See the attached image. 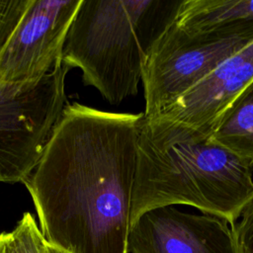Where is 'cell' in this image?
<instances>
[{
  "mask_svg": "<svg viewBox=\"0 0 253 253\" xmlns=\"http://www.w3.org/2000/svg\"><path fill=\"white\" fill-rule=\"evenodd\" d=\"M252 200V169L246 162L187 126L143 116L130 224L146 211L185 205L232 226Z\"/></svg>",
  "mask_w": 253,
  "mask_h": 253,
  "instance_id": "7a4b0ae2",
  "label": "cell"
},
{
  "mask_svg": "<svg viewBox=\"0 0 253 253\" xmlns=\"http://www.w3.org/2000/svg\"><path fill=\"white\" fill-rule=\"evenodd\" d=\"M252 80L253 41L155 117L182 124L211 136L225 109Z\"/></svg>",
  "mask_w": 253,
  "mask_h": 253,
  "instance_id": "ba28073f",
  "label": "cell"
},
{
  "mask_svg": "<svg viewBox=\"0 0 253 253\" xmlns=\"http://www.w3.org/2000/svg\"><path fill=\"white\" fill-rule=\"evenodd\" d=\"M142 118L65 105L23 183L48 244L68 253H127Z\"/></svg>",
  "mask_w": 253,
  "mask_h": 253,
  "instance_id": "6da1fadb",
  "label": "cell"
},
{
  "mask_svg": "<svg viewBox=\"0 0 253 253\" xmlns=\"http://www.w3.org/2000/svg\"><path fill=\"white\" fill-rule=\"evenodd\" d=\"M31 2L32 0H0V51Z\"/></svg>",
  "mask_w": 253,
  "mask_h": 253,
  "instance_id": "7c38bea8",
  "label": "cell"
},
{
  "mask_svg": "<svg viewBox=\"0 0 253 253\" xmlns=\"http://www.w3.org/2000/svg\"><path fill=\"white\" fill-rule=\"evenodd\" d=\"M240 220L232 226L237 253H253V200L243 210Z\"/></svg>",
  "mask_w": 253,
  "mask_h": 253,
  "instance_id": "4fadbf2b",
  "label": "cell"
},
{
  "mask_svg": "<svg viewBox=\"0 0 253 253\" xmlns=\"http://www.w3.org/2000/svg\"><path fill=\"white\" fill-rule=\"evenodd\" d=\"M44 253H68V252H66V251H64V250H62V249H60L58 247L52 246V245H50V244H48L46 242Z\"/></svg>",
  "mask_w": 253,
  "mask_h": 253,
  "instance_id": "9a60e30c",
  "label": "cell"
},
{
  "mask_svg": "<svg viewBox=\"0 0 253 253\" xmlns=\"http://www.w3.org/2000/svg\"><path fill=\"white\" fill-rule=\"evenodd\" d=\"M174 21L189 30L253 22V0H183Z\"/></svg>",
  "mask_w": 253,
  "mask_h": 253,
  "instance_id": "30bf717a",
  "label": "cell"
},
{
  "mask_svg": "<svg viewBox=\"0 0 253 253\" xmlns=\"http://www.w3.org/2000/svg\"><path fill=\"white\" fill-rule=\"evenodd\" d=\"M17 253H44L46 241L30 212H25L12 230Z\"/></svg>",
  "mask_w": 253,
  "mask_h": 253,
  "instance_id": "8fae6325",
  "label": "cell"
},
{
  "mask_svg": "<svg viewBox=\"0 0 253 253\" xmlns=\"http://www.w3.org/2000/svg\"><path fill=\"white\" fill-rule=\"evenodd\" d=\"M81 1L32 0L0 51V82H38L60 65L65 39Z\"/></svg>",
  "mask_w": 253,
  "mask_h": 253,
  "instance_id": "8992f818",
  "label": "cell"
},
{
  "mask_svg": "<svg viewBox=\"0 0 253 253\" xmlns=\"http://www.w3.org/2000/svg\"><path fill=\"white\" fill-rule=\"evenodd\" d=\"M70 69L62 62L38 82H0V182L24 183L38 164L67 104Z\"/></svg>",
  "mask_w": 253,
  "mask_h": 253,
  "instance_id": "5b68a950",
  "label": "cell"
},
{
  "mask_svg": "<svg viewBox=\"0 0 253 253\" xmlns=\"http://www.w3.org/2000/svg\"><path fill=\"white\" fill-rule=\"evenodd\" d=\"M127 253L237 252L225 220L168 206L146 211L130 224Z\"/></svg>",
  "mask_w": 253,
  "mask_h": 253,
  "instance_id": "52a82bcc",
  "label": "cell"
},
{
  "mask_svg": "<svg viewBox=\"0 0 253 253\" xmlns=\"http://www.w3.org/2000/svg\"><path fill=\"white\" fill-rule=\"evenodd\" d=\"M183 0H82L62 62L111 104L137 93L143 64Z\"/></svg>",
  "mask_w": 253,
  "mask_h": 253,
  "instance_id": "3957f363",
  "label": "cell"
},
{
  "mask_svg": "<svg viewBox=\"0 0 253 253\" xmlns=\"http://www.w3.org/2000/svg\"><path fill=\"white\" fill-rule=\"evenodd\" d=\"M252 41L253 22L189 30L173 21L142 67L144 118L161 114Z\"/></svg>",
  "mask_w": 253,
  "mask_h": 253,
  "instance_id": "277c9868",
  "label": "cell"
},
{
  "mask_svg": "<svg viewBox=\"0 0 253 253\" xmlns=\"http://www.w3.org/2000/svg\"><path fill=\"white\" fill-rule=\"evenodd\" d=\"M211 138L253 169V80L225 109Z\"/></svg>",
  "mask_w": 253,
  "mask_h": 253,
  "instance_id": "9c48e42d",
  "label": "cell"
},
{
  "mask_svg": "<svg viewBox=\"0 0 253 253\" xmlns=\"http://www.w3.org/2000/svg\"><path fill=\"white\" fill-rule=\"evenodd\" d=\"M0 253H17L12 231L0 233Z\"/></svg>",
  "mask_w": 253,
  "mask_h": 253,
  "instance_id": "5bb4252c",
  "label": "cell"
}]
</instances>
